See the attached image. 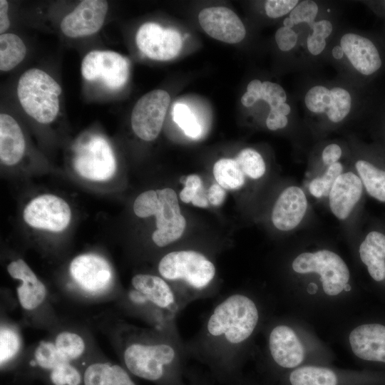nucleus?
Masks as SVG:
<instances>
[{"mask_svg": "<svg viewBox=\"0 0 385 385\" xmlns=\"http://www.w3.org/2000/svg\"><path fill=\"white\" fill-rule=\"evenodd\" d=\"M359 255L369 275L376 282L385 281V224L377 222L365 232Z\"/></svg>", "mask_w": 385, "mask_h": 385, "instance_id": "nucleus-19", "label": "nucleus"}, {"mask_svg": "<svg viewBox=\"0 0 385 385\" xmlns=\"http://www.w3.org/2000/svg\"><path fill=\"white\" fill-rule=\"evenodd\" d=\"M70 273L82 289L92 294L106 290L113 278L108 262L94 254H83L75 257L70 265Z\"/></svg>", "mask_w": 385, "mask_h": 385, "instance_id": "nucleus-16", "label": "nucleus"}, {"mask_svg": "<svg viewBox=\"0 0 385 385\" xmlns=\"http://www.w3.org/2000/svg\"><path fill=\"white\" fill-rule=\"evenodd\" d=\"M26 47L22 39L12 33L0 35V70L9 71L25 58Z\"/></svg>", "mask_w": 385, "mask_h": 385, "instance_id": "nucleus-27", "label": "nucleus"}, {"mask_svg": "<svg viewBox=\"0 0 385 385\" xmlns=\"http://www.w3.org/2000/svg\"><path fill=\"white\" fill-rule=\"evenodd\" d=\"M270 110H275L278 113H281V114H282V115H284L285 116L289 115L290 113V111H291L290 106L286 103H282V104L279 105L274 109H270Z\"/></svg>", "mask_w": 385, "mask_h": 385, "instance_id": "nucleus-50", "label": "nucleus"}, {"mask_svg": "<svg viewBox=\"0 0 385 385\" xmlns=\"http://www.w3.org/2000/svg\"><path fill=\"white\" fill-rule=\"evenodd\" d=\"M308 209L304 190L298 185H289L281 192L273 205L272 223L279 231H292L304 221Z\"/></svg>", "mask_w": 385, "mask_h": 385, "instance_id": "nucleus-14", "label": "nucleus"}, {"mask_svg": "<svg viewBox=\"0 0 385 385\" xmlns=\"http://www.w3.org/2000/svg\"><path fill=\"white\" fill-rule=\"evenodd\" d=\"M7 271L11 277L21 282L16 289L21 307L28 311L38 307L46 297V288L26 262L21 259L12 261Z\"/></svg>", "mask_w": 385, "mask_h": 385, "instance_id": "nucleus-22", "label": "nucleus"}, {"mask_svg": "<svg viewBox=\"0 0 385 385\" xmlns=\"http://www.w3.org/2000/svg\"><path fill=\"white\" fill-rule=\"evenodd\" d=\"M198 21L209 36L225 43H239L246 35L245 26L240 19L226 7L203 9L198 14Z\"/></svg>", "mask_w": 385, "mask_h": 385, "instance_id": "nucleus-17", "label": "nucleus"}, {"mask_svg": "<svg viewBox=\"0 0 385 385\" xmlns=\"http://www.w3.org/2000/svg\"><path fill=\"white\" fill-rule=\"evenodd\" d=\"M307 46L310 53L314 56L319 55L324 51L326 46L325 38L312 34L307 38Z\"/></svg>", "mask_w": 385, "mask_h": 385, "instance_id": "nucleus-45", "label": "nucleus"}, {"mask_svg": "<svg viewBox=\"0 0 385 385\" xmlns=\"http://www.w3.org/2000/svg\"><path fill=\"white\" fill-rule=\"evenodd\" d=\"M275 41L280 50L288 51L296 46L297 35L292 29L283 26L276 31Z\"/></svg>", "mask_w": 385, "mask_h": 385, "instance_id": "nucleus-40", "label": "nucleus"}, {"mask_svg": "<svg viewBox=\"0 0 385 385\" xmlns=\"http://www.w3.org/2000/svg\"><path fill=\"white\" fill-rule=\"evenodd\" d=\"M73 166L86 179L105 181L114 175L116 161L108 142L101 136L91 135L76 148Z\"/></svg>", "mask_w": 385, "mask_h": 385, "instance_id": "nucleus-7", "label": "nucleus"}, {"mask_svg": "<svg viewBox=\"0 0 385 385\" xmlns=\"http://www.w3.org/2000/svg\"><path fill=\"white\" fill-rule=\"evenodd\" d=\"M354 168L365 192L379 202L385 204V164L377 160L359 158L355 161Z\"/></svg>", "mask_w": 385, "mask_h": 385, "instance_id": "nucleus-25", "label": "nucleus"}, {"mask_svg": "<svg viewBox=\"0 0 385 385\" xmlns=\"http://www.w3.org/2000/svg\"><path fill=\"white\" fill-rule=\"evenodd\" d=\"M225 191L219 184H213L209 188L207 199L212 205H220L225 200Z\"/></svg>", "mask_w": 385, "mask_h": 385, "instance_id": "nucleus-46", "label": "nucleus"}, {"mask_svg": "<svg viewBox=\"0 0 385 385\" xmlns=\"http://www.w3.org/2000/svg\"><path fill=\"white\" fill-rule=\"evenodd\" d=\"M9 3L6 0L0 1V33L5 34L10 26V21L8 16Z\"/></svg>", "mask_w": 385, "mask_h": 385, "instance_id": "nucleus-48", "label": "nucleus"}, {"mask_svg": "<svg viewBox=\"0 0 385 385\" xmlns=\"http://www.w3.org/2000/svg\"><path fill=\"white\" fill-rule=\"evenodd\" d=\"M135 42L144 55L157 61H168L175 58L183 44L180 34L177 31L164 29L153 22L145 23L139 28Z\"/></svg>", "mask_w": 385, "mask_h": 385, "instance_id": "nucleus-12", "label": "nucleus"}, {"mask_svg": "<svg viewBox=\"0 0 385 385\" xmlns=\"http://www.w3.org/2000/svg\"><path fill=\"white\" fill-rule=\"evenodd\" d=\"M363 184L354 170H344L333 184L327 197L332 214L345 221L359 210L365 194Z\"/></svg>", "mask_w": 385, "mask_h": 385, "instance_id": "nucleus-13", "label": "nucleus"}, {"mask_svg": "<svg viewBox=\"0 0 385 385\" xmlns=\"http://www.w3.org/2000/svg\"><path fill=\"white\" fill-rule=\"evenodd\" d=\"M289 381L292 385H337V377L329 369L307 366L294 370Z\"/></svg>", "mask_w": 385, "mask_h": 385, "instance_id": "nucleus-28", "label": "nucleus"}, {"mask_svg": "<svg viewBox=\"0 0 385 385\" xmlns=\"http://www.w3.org/2000/svg\"><path fill=\"white\" fill-rule=\"evenodd\" d=\"M292 270L298 274L319 275L324 292L331 296L339 294L349 280V270L342 257L329 250L305 252L297 256Z\"/></svg>", "mask_w": 385, "mask_h": 385, "instance_id": "nucleus-6", "label": "nucleus"}, {"mask_svg": "<svg viewBox=\"0 0 385 385\" xmlns=\"http://www.w3.org/2000/svg\"><path fill=\"white\" fill-rule=\"evenodd\" d=\"M26 148L25 138L17 121L10 115L0 114V160L11 166L22 158Z\"/></svg>", "mask_w": 385, "mask_h": 385, "instance_id": "nucleus-24", "label": "nucleus"}, {"mask_svg": "<svg viewBox=\"0 0 385 385\" xmlns=\"http://www.w3.org/2000/svg\"><path fill=\"white\" fill-rule=\"evenodd\" d=\"M270 354L277 364L291 369L304 359L303 346L294 330L286 325L273 328L269 336Z\"/></svg>", "mask_w": 385, "mask_h": 385, "instance_id": "nucleus-23", "label": "nucleus"}, {"mask_svg": "<svg viewBox=\"0 0 385 385\" xmlns=\"http://www.w3.org/2000/svg\"><path fill=\"white\" fill-rule=\"evenodd\" d=\"M332 56L336 59H341L344 56V51L340 46H336L332 48Z\"/></svg>", "mask_w": 385, "mask_h": 385, "instance_id": "nucleus-51", "label": "nucleus"}, {"mask_svg": "<svg viewBox=\"0 0 385 385\" xmlns=\"http://www.w3.org/2000/svg\"><path fill=\"white\" fill-rule=\"evenodd\" d=\"M71 218V212L68 203L51 194L35 197L24 210V219L29 225L53 232L66 229Z\"/></svg>", "mask_w": 385, "mask_h": 385, "instance_id": "nucleus-10", "label": "nucleus"}, {"mask_svg": "<svg viewBox=\"0 0 385 385\" xmlns=\"http://www.w3.org/2000/svg\"><path fill=\"white\" fill-rule=\"evenodd\" d=\"M133 211L139 217H155L156 230L152 240L158 247H164L176 241L185 231L186 220L181 214L177 194L172 188L142 192L134 202Z\"/></svg>", "mask_w": 385, "mask_h": 385, "instance_id": "nucleus-4", "label": "nucleus"}, {"mask_svg": "<svg viewBox=\"0 0 385 385\" xmlns=\"http://www.w3.org/2000/svg\"><path fill=\"white\" fill-rule=\"evenodd\" d=\"M262 82L258 79L251 81L247 87V91L241 98V103L245 107L253 106L257 101L262 98Z\"/></svg>", "mask_w": 385, "mask_h": 385, "instance_id": "nucleus-42", "label": "nucleus"}, {"mask_svg": "<svg viewBox=\"0 0 385 385\" xmlns=\"http://www.w3.org/2000/svg\"><path fill=\"white\" fill-rule=\"evenodd\" d=\"M304 103L311 112L325 113L330 121L339 123L349 113L351 97L346 90L340 87L329 90L323 86H315L306 93Z\"/></svg>", "mask_w": 385, "mask_h": 385, "instance_id": "nucleus-18", "label": "nucleus"}, {"mask_svg": "<svg viewBox=\"0 0 385 385\" xmlns=\"http://www.w3.org/2000/svg\"><path fill=\"white\" fill-rule=\"evenodd\" d=\"M350 289H351V287H350V285L348 284H346V285L344 287V290H345V291H349Z\"/></svg>", "mask_w": 385, "mask_h": 385, "instance_id": "nucleus-53", "label": "nucleus"}, {"mask_svg": "<svg viewBox=\"0 0 385 385\" xmlns=\"http://www.w3.org/2000/svg\"><path fill=\"white\" fill-rule=\"evenodd\" d=\"M131 284L144 302L166 312L173 319L188 304L186 300L162 277L138 274L132 278Z\"/></svg>", "mask_w": 385, "mask_h": 385, "instance_id": "nucleus-11", "label": "nucleus"}, {"mask_svg": "<svg viewBox=\"0 0 385 385\" xmlns=\"http://www.w3.org/2000/svg\"><path fill=\"white\" fill-rule=\"evenodd\" d=\"M53 343L61 354L71 363L81 358L86 349L83 339L71 332H61L56 336Z\"/></svg>", "mask_w": 385, "mask_h": 385, "instance_id": "nucleus-32", "label": "nucleus"}, {"mask_svg": "<svg viewBox=\"0 0 385 385\" xmlns=\"http://www.w3.org/2000/svg\"><path fill=\"white\" fill-rule=\"evenodd\" d=\"M319 8L313 1H302L292 10L289 18L293 21L294 25L301 23H306L312 26L317 16Z\"/></svg>", "mask_w": 385, "mask_h": 385, "instance_id": "nucleus-37", "label": "nucleus"}, {"mask_svg": "<svg viewBox=\"0 0 385 385\" xmlns=\"http://www.w3.org/2000/svg\"><path fill=\"white\" fill-rule=\"evenodd\" d=\"M202 181L197 175H190L186 177L185 187L180 192V200L185 203L191 202L195 195L200 191Z\"/></svg>", "mask_w": 385, "mask_h": 385, "instance_id": "nucleus-41", "label": "nucleus"}, {"mask_svg": "<svg viewBox=\"0 0 385 385\" xmlns=\"http://www.w3.org/2000/svg\"><path fill=\"white\" fill-rule=\"evenodd\" d=\"M174 121L191 138H197L202 132L196 117L185 104L176 103L173 111Z\"/></svg>", "mask_w": 385, "mask_h": 385, "instance_id": "nucleus-36", "label": "nucleus"}, {"mask_svg": "<svg viewBox=\"0 0 385 385\" xmlns=\"http://www.w3.org/2000/svg\"><path fill=\"white\" fill-rule=\"evenodd\" d=\"M214 177L221 187L228 190L239 189L245 183V175L235 159L222 158L213 166Z\"/></svg>", "mask_w": 385, "mask_h": 385, "instance_id": "nucleus-29", "label": "nucleus"}, {"mask_svg": "<svg viewBox=\"0 0 385 385\" xmlns=\"http://www.w3.org/2000/svg\"><path fill=\"white\" fill-rule=\"evenodd\" d=\"M170 101L167 91L155 89L143 95L136 102L131 113V126L138 138L151 141L158 136Z\"/></svg>", "mask_w": 385, "mask_h": 385, "instance_id": "nucleus-8", "label": "nucleus"}, {"mask_svg": "<svg viewBox=\"0 0 385 385\" xmlns=\"http://www.w3.org/2000/svg\"><path fill=\"white\" fill-rule=\"evenodd\" d=\"M67 362L68 361L61 354L54 343L41 342L35 349L32 366L45 374Z\"/></svg>", "mask_w": 385, "mask_h": 385, "instance_id": "nucleus-31", "label": "nucleus"}, {"mask_svg": "<svg viewBox=\"0 0 385 385\" xmlns=\"http://www.w3.org/2000/svg\"><path fill=\"white\" fill-rule=\"evenodd\" d=\"M267 102L270 109H274L279 105L285 103L287 95L284 88L276 83L270 81L262 82V98Z\"/></svg>", "mask_w": 385, "mask_h": 385, "instance_id": "nucleus-38", "label": "nucleus"}, {"mask_svg": "<svg viewBox=\"0 0 385 385\" xmlns=\"http://www.w3.org/2000/svg\"><path fill=\"white\" fill-rule=\"evenodd\" d=\"M61 86L43 70L32 68L24 72L17 86V96L24 111L36 121L47 124L59 111Z\"/></svg>", "mask_w": 385, "mask_h": 385, "instance_id": "nucleus-5", "label": "nucleus"}, {"mask_svg": "<svg viewBox=\"0 0 385 385\" xmlns=\"http://www.w3.org/2000/svg\"><path fill=\"white\" fill-rule=\"evenodd\" d=\"M349 340L357 357L385 364V325L378 323L359 325L351 331Z\"/></svg>", "mask_w": 385, "mask_h": 385, "instance_id": "nucleus-20", "label": "nucleus"}, {"mask_svg": "<svg viewBox=\"0 0 385 385\" xmlns=\"http://www.w3.org/2000/svg\"><path fill=\"white\" fill-rule=\"evenodd\" d=\"M235 160L245 175L251 179H260L266 172V164L263 158L254 149L242 150Z\"/></svg>", "mask_w": 385, "mask_h": 385, "instance_id": "nucleus-33", "label": "nucleus"}, {"mask_svg": "<svg viewBox=\"0 0 385 385\" xmlns=\"http://www.w3.org/2000/svg\"><path fill=\"white\" fill-rule=\"evenodd\" d=\"M108 9L107 1L85 0L61 22L60 28L70 38L91 36L102 27Z\"/></svg>", "mask_w": 385, "mask_h": 385, "instance_id": "nucleus-15", "label": "nucleus"}, {"mask_svg": "<svg viewBox=\"0 0 385 385\" xmlns=\"http://www.w3.org/2000/svg\"><path fill=\"white\" fill-rule=\"evenodd\" d=\"M81 74L87 81L100 79L108 88L118 89L128 79L129 61L115 51L93 50L84 56Z\"/></svg>", "mask_w": 385, "mask_h": 385, "instance_id": "nucleus-9", "label": "nucleus"}, {"mask_svg": "<svg viewBox=\"0 0 385 385\" xmlns=\"http://www.w3.org/2000/svg\"><path fill=\"white\" fill-rule=\"evenodd\" d=\"M288 123L287 116L278 113L275 110H270L266 120V125L271 130L284 128Z\"/></svg>", "mask_w": 385, "mask_h": 385, "instance_id": "nucleus-44", "label": "nucleus"}, {"mask_svg": "<svg viewBox=\"0 0 385 385\" xmlns=\"http://www.w3.org/2000/svg\"><path fill=\"white\" fill-rule=\"evenodd\" d=\"M158 270L168 282L182 285L180 293L188 303L211 296L210 287L216 275L213 262L195 250H176L160 260Z\"/></svg>", "mask_w": 385, "mask_h": 385, "instance_id": "nucleus-3", "label": "nucleus"}, {"mask_svg": "<svg viewBox=\"0 0 385 385\" xmlns=\"http://www.w3.org/2000/svg\"><path fill=\"white\" fill-rule=\"evenodd\" d=\"M342 156V150L337 143H331L324 147L321 159L324 167L339 162Z\"/></svg>", "mask_w": 385, "mask_h": 385, "instance_id": "nucleus-43", "label": "nucleus"}, {"mask_svg": "<svg viewBox=\"0 0 385 385\" xmlns=\"http://www.w3.org/2000/svg\"><path fill=\"white\" fill-rule=\"evenodd\" d=\"M259 319L257 307L250 297L229 294L213 307L197 334L185 344L187 354L215 364H232Z\"/></svg>", "mask_w": 385, "mask_h": 385, "instance_id": "nucleus-1", "label": "nucleus"}, {"mask_svg": "<svg viewBox=\"0 0 385 385\" xmlns=\"http://www.w3.org/2000/svg\"><path fill=\"white\" fill-rule=\"evenodd\" d=\"M283 24L284 27L289 29H292L294 26L293 21L289 17L284 19Z\"/></svg>", "mask_w": 385, "mask_h": 385, "instance_id": "nucleus-52", "label": "nucleus"}, {"mask_svg": "<svg viewBox=\"0 0 385 385\" xmlns=\"http://www.w3.org/2000/svg\"><path fill=\"white\" fill-rule=\"evenodd\" d=\"M21 341L18 333L7 327H1L0 331V364L1 368L8 365L20 349Z\"/></svg>", "mask_w": 385, "mask_h": 385, "instance_id": "nucleus-35", "label": "nucleus"}, {"mask_svg": "<svg viewBox=\"0 0 385 385\" xmlns=\"http://www.w3.org/2000/svg\"><path fill=\"white\" fill-rule=\"evenodd\" d=\"M200 191L195 197L192 199V203L195 206L200 207H205L208 205V199L205 195L200 193Z\"/></svg>", "mask_w": 385, "mask_h": 385, "instance_id": "nucleus-49", "label": "nucleus"}, {"mask_svg": "<svg viewBox=\"0 0 385 385\" xmlns=\"http://www.w3.org/2000/svg\"><path fill=\"white\" fill-rule=\"evenodd\" d=\"M311 29L313 31L312 34L326 38L332 34L333 26L329 21L320 20L319 21H315Z\"/></svg>", "mask_w": 385, "mask_h": 385, "instance_id": "nucleus-47", "label": "nucleus"}, {"mask_svg": "<svg viewBox=\"0 0 385 385\" xmlns=\"http://www.w3.org/2000/svg\"><path fill=\"white\" fill-rule=\"evenodd\" d=\"M44 374L50 385H83V371L73 363L62 364Z\"/></svg>", "mask_w": 385, "mask_h": 385, "instance_id": "nucleus-34", "label": "nucleus"}, {"mask_svg": "<svg viewBox=\"0 0 385 385\" xmlns=\"http://www.w3.org/2000/svg\"><path fill=\"white\" fill-rule=\"evenodd\" d=\"M340 46L353 67L361 74L369 76L380 68L379 51L369 38L347 33L342 36Z\"/></svg>", "mask_w": 385, "mask_h": 385, "instance_id": "nucleus-21", "label": "nucleus"}, {"mask_svg": "<svg viewBox=\"0 0 385 385\" xmlns=\"http://www.w3.org/2000/svg\"><path fill=\"white\" fill-rule=\"evenodd\" d=\"M298 3L297 0H268L265 3V12L270 18H279L290 13Z\"/></svg>", "mask_w": 385, "mask_h": 385, "instance_id": "nucleus-39", "label": "nucleus"}, {"mask_svg": "<svg viewBox=\"0 0 385 385\" xmlns=\"http://www.w3.org/2000/svg\"><path fill=\"white\" fill-rule=\"evenodd\" d=\"M186 354L185 344L174 327L162 337L130 341L123 350V359L130 374L145 380L160 381Z\"/></svg>", "mask_w": 385, "mask_h": 385, "instance_id": "nucleus-2", "label": "nucleus"}, {"mask_svg": "<svg viewBox=\"0 0 385 385\" xmlns=\"http://www.w3.org/2000/svg\"><path fill=\"white\" fill-rule=\"evenodd\" d=\"M83 385H136L121 366L95 361L83 371Z\"/></svg>", "mask_w": 385, "mask_h": 385, "instance_id": "nucleus-26", "label": "nucleus"}, {"mask_svg": "<svg viewBox=\"0 0 385 385\" xmlns=\"http://www.w3.org/2000/svg\"><path fill=\"white\" fill-rule=\"evenodd\" d=\"M384 224H385V222H384Z\"/></svg>", "mask_w": 385, "mask_h": 385, "instance_id": "nucleus-54", "label": "nucleus"}, {"mask_svg": "<svg viewBox=\"0 0 385 385\" xmlns=\"http://www.w3.org/2000/svg\"><path fill=\"white\" fill-rule=\"evenodd\" d=\"M341 162L324 167L319 174H314L308 182L309 193L317 199L327 198L337 177L344 171Z\"/></svg>", "mask_w": 385, "mask_h": 385, "instance_id": "nucleus-30", "label": "nucleus"}]
</instances>
